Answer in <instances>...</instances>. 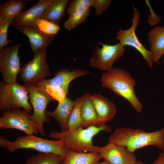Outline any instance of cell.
Listing matches in <instances>:
<instances>
[{"label": "cell", "mask_w": 164, "mask_h": 164, "mask_svg": "<svg viewBox=\"0 0 164 164\" xmlns=\"http://www.w3.org/2000/svg\"><path fill=\"white\" fill-rule=\"evenodd\" d=\"M133 164H137V161H136V162H135V163H133Z\"/></svg>", "instance_id": "obj_36"}, {"label": "cell", "mask_w": 164, "mask_h": 164, "mask_svg": "<svg viewBox=\"0 0 164 164\" xmlns=\"http://www.w3.org/2000/svg\"><path fill=\"white\" fill-rule=\"evenodd\" d=\"M30 0H9L0 5V20H13L22 12L26 3Z\"/></svg>", "instance_id": "obj_22"}, {"label": "cell", "mask_w": 164, "mask_h": 164, "mask_svg": "<svg viewBox=\"0 0 164 164\" xmlns=\"http://www.w3.org/2000/svg\"><path fill=\"white\" fill-rule=\"evenodd\" d=\"M162 150L163 151V152H164V146H163V148L162 149Z\"/></svg>", "instance_id": "obj_35"}, {"label": "cell", "mask_w": 164, "mask_h": 164, "mask_svg": "<svg viewBox=\"0 0 164 164\" xmlns=\"http://www.w3.org/2000/svg\"><path fill=\"white\" fill-rule=\"evenodd\" d=\"M97 164H109L106 161L104 160L101 162H98Z\"/></svg>", "instance_id": "obj_33"}, {"label": "cell", "mask_w": 164, "mask_h": 164, "mask_svg": "<svg viewBox=\"0 0 164 164\" xmlns=\"http://www.w3.org/2000/svg\"><path fill=\"white\" fill-rule=\"evenodd\" d=\"M98 153L102 159L109 164H133L137 161L134 153L129 152L125 146L112 142L100 147Z\"/></svg>", "instance_id": "obj_12"}, {"label": "cell", "mask_w": 164, "mask_h": 164, "mask_svg": "<svg viewBox=\"0 0 164 164\" xmlns=\"http://www.w3.org/2000/svg\"><path fill=\"white\" fill-rule=\"evenodd\" d=\"M163 63H164V58L163 59Z\"/></svg>", "instance_id": "obj_37"}, {"label": "cell", "mask_w": 164, "mask_h": 164, "mask_svg": "<svg viewBox=\"0 0 164 164\" xmlns=\"http://www.w3.org/2000/svg\"><path fill=\"white\" fill-rule=\"evenodd\" d=\"M145 2L146 5L148 6L150 13V15H148L147 20L148 23L152 26H157L161 22L159 17L152 9L149 0H146Z\"/></svg>", "instance_id": "obj_31"}, {"label": "cell", "mask_w": 164, "mask_h": 164, "mask_svg": "<svg viewBox=\"0 0 164 164\" xmlns=\"http://www.w3.org/2000/svg\"><path fill=\"white\" fill-rule=\"evenodd\" d=\"M137 164H145L140 161H137Z\"/></svg>", "instance_id": "obj_34"}, {"label": "cell", "mask_w": 164, "mask_h": 164, "mask_svg": "<svg viewBox=\"0 0 164 164\" xmlns=\"http://www.w3.org/2000/svg\"><path fill=\"white\" fill-rule=\"evenodd\" d=\"M36 24L42 31L50 35H55L60 29L59 26L44 19H37Z\"/></svg>", "instance_id": "obj_26"}, {"label": "cell", "mask_w": 164, "mask_h": 164, "mask_svg": "<svg viewBox=\"0 0 164 164\" xmlns=\"http://www.w3.org/2000/svg\"><path fill=\"white\" fill-rule=\"evenodd\" d=\"M152 164H164V152L159 153L158 158Z\"/></svg>", "instance_id": "obj_32"}, {"label": "cell", "mask_w": 164, "mask_h": 164, "mask_svg": "<svg viewBox=\"0 0 164 164\" xmlns=\"http://www.w3.org/2000/svg\"><path fill=\"white\" fill-rule=\"evenodd\" d=\"M81 97H77L74 107L69 119L68 129L73 130L82 127L83 121L81 114Z\"/></svg>", "instance_id": "obj_25"}, {"label": "cell", "mask_w": 164, "mask_h": 164, "mask_svg": "<svg viewBox=\"0 0 164 164\" xmlns=\"http://www.w3.org/2000/svg\"><path fill=\"white\" fill-rule=\"evenodd\" d=\"M21 45L19 43L0 49V71L3 81L6 83L16 82L21 68L18 54Z\"/></svg>", "instance_id": "obj_10"}, {"label": "cell", "mask_w": 164, "mask_h": 164, "mask_svg": "<svg viewBox=\"0 0 164 164\" xmlns=\"http://www.w3.org/2000/svg\"><path fill=\"white\" fill-rule=\"evenodd\" d=\"M15 28L28 38L32 51L46 48L53 40L55 35H50L42 31L37 26L23 25Z\"/></svg>", "instance_id": "obj_13"}, {"label": "cell", "mask_w": 164, "mask_h": 164, "mask_svg": "<svg viewBox=\"0 0 164 164\" xmlns=\"http://www.w3.org/2000/svg\"><path fill=\"white\" fill-rule=\"evenodd\" d=\"M98 43L102 47H96L90 60V65L106 71L111 70L114 68V62L124 55L125 48L119 43L114 45L103 44L100 42Z\"/></svg>", "instance_id": "obj_11"}, {"label": "cell", "mask_w": 164, "mask_h": 164, "mask_svg": "<svg viewBox=\"0 0 164 164\" xmlns=\"http://www.w3.org/2000/svg\"><path fill=\"white\" fill-rule=\"evenodd\" d=\"M29 92L17 82L7 84L0 82V109L6 111L22 108L30 113L32 108L28 101Z\"/></svg>", "instance_id": "obj_5"}, {"label": "cell", "mask_w": 164, "mask_h": 164, "mask_svg": "<svg viewBox=\"0 0 164 164\" xmlns=\"http://www.w3.org/2000/svg\"><path fill=\"white\" fill-rule=\"evenodd\" d=\"M75 103V101L66 97L64 103L59 102L54 111L46 112L48 117H52L59 123L61 126V132H65L68 129V121Z\"/></svg>", "instance_id": "obj_19"}, {"label": "cell", "mask_w": 164, "mask_h": 164, "mask_svg": "<svg viewBox=\"0 0 164 164\" xmlns=\"http://www.w3.org/2000/svg\"><path fill=\"white\" fill-rule=\"evenodd\" d=\"M0 117V128L15 129L26 135L37 134L39 133L30 113L19 109L3 111Z\"/></svg>", "instance_id": "obj_9"}, {"label": "cell", "mask_w": 164, "mask_h": 164, "mask_svg": "<svg viewBox=\"0 0 164 164\" xmlns=\"http://www.w3.org/2000/svg\"><path fill=\"white\" fill-rule=\"evenodd\" d=\"M91 98L99 120L104 124L111 121L117 112L114 102L101 94H94L92 95Z\"/></svg>", "instance_id": "obj_16"}, {"label": "cell", "mask_w": 164, "mask_h": 164, "mask_svg": "<svg viewBox=\"0 0 164 164\" xmlns=\"http://www.w3.org/2000/svg\"><path fill=\"white\" fill-rule=\"evenodd\" d=\"M63 158L52 153L39 152L29 157L26 164H60Z\"/></svg>", "instance_id": "obj_24"}, {"label": "cell", "mask_w": 164, "mask_h": 164, "mask_svg": "<svg viewBox=\"0 0 164 164\" xmlns=\"http://www.w3.org/2000/svg\"><path fill=\"white\" fill-rule=\"evenodd\" d=\"M92 95L91 93H87L81 97L80 112L83 128L92 126L100 127L106 124L99 119L92 102Z\"/></svg>", "instance_id": "obj_17"}, {"label": "cell", "mask_w": 164, "mask_h": 164, "mask_svg": "<svg viewBox=\"0 0 164 164\" xmlns=\"http://www.w3.org/2000/svg\"><path fill=\"white\" fill-rule=\"evenodd\" d=\"M49 94L59 102L63 103L67 94L62 88L56 84H50L45 87Z\"/></svg>", "instance_id": "obj_27"}, {"label": "cell", "mask_w": 164, "mask_h": 164, "mask_svg": "<svg viewBox=\"0 0 164 164\" xmlns=\"http://www.w3.org/2000/svg\"><path fill=\"white\" fill-rule=\"evenodd\" d=\"M24 86L29 92V99L32 107V118L39 133L43 137L46 135L43 128L44 123H50V120L46 114L48 103L54 99L49 94L46 88L25 83Z\"/></svg>", "instance_id": "obj_6"}, {"label": "cell", "mask_w": 164, "mask_h": 164, "mask_svg": "<svg viewBox=\"0 0 164 164\" xmlns=\"http://www.w3.org/2000/svg\"><path fill=\"white\" fill-rule=\"evenodd\" d=\"M132 7L134 13L131 26L125 30L119 29L116 32V38L122 46H129L135 49L142 55L148 67L152 68L154 63L151 53L140 42L135 33V30L139 22L140 13L133 4Z\"/></svg>", "instance_id": "obj_8"}, {"label": "cell", "mask_w": 164, "mask_h": 164, "mask_svg": "<svg viewBox=\"0 0 164 164\" xmlns=\"http://www.w3.org/2000/svg\"><path fill=\"white\" fill-rule=\"evenodd\" d=\"M94 0H74L70 2L66 12L69 15L78 9L92 6Z\"/></svg>", "instance_id": "obj_29"}, {"label": "cell", "mask_w": 164, "mask_h": 164, "mask_svg": "<svg viewBox=\"0 0 164 164\" xmlns=\"http://www.w3.org/2000/svg\"><path fill=\"white\" fill-rule=\"evenodd\" d=\"M89 15V8L77 9L69 15L68 19L64 23L63 28L68 31L74 29L80 24L85 22Z\"/></svg>", "instance_id": "obj_23"}, {"label": "cell", "mask_w": 164, "mask_h": 164, "mask_svg": "<svg viewBox=\"0 0 164 164\" xmlns=\"http://www.w3.org/2000/svg\"><path fill=\"white\" fill-rule=\"evenodd\" d=\"M46 56V48L39 50L34 53L33 59L21 68L19 74L23 82L37 86L50 75Z\"/></svg>", "instance_id": "obj_7"}, {"label": "cell", "mask_w": 164, "mask_h": 164, "mask_svg": "<svg viewBox=\"0 0 164 164\" xmlns=\"http://www.w3.org/2000/svg\"><path fill=\"white\" fill-rule=\"evenodd\" d=\"M110 142L124 146L132 153L137 149L149 145L162 150L164 145V128L147 132L141 129L119 128L110 135L108 143Z\"/></svg>", "instance_id": "obj_1"}, {"label": "cell", "mask_w": 164, "mask_h": 164, "mask_svg": "<svg viewBox=\"0 0 164 164\" xmlns=\"http://www.w3.org/2000/svg\"><path fill=\"white\" fill-rule=\"evenodd\" d=\"M52 0H40L25 11L18 15L11 24L14 27L23 25L36 26V22L40 19Z\"/></svg>", "instance_id": "obj_15"}, {"label": "cell", "mask_w": 164, "mask_h": 164, "mask_svg": "<svg viewBox=\"0 0 164 164\" xmlns=\"http://www.w3.org/2000/svg\"><path fill=\"white\" fill-rule=\"evenodd\" d=\"M12 20H0V49L7 46L12 40L7 39V31Z\"/></svg>", "instance_id": "obj_28"}, {"label": "cell", "mask_w": 164, "mask_h": 164, "mask_svg": "<svg viewBox=\"0 0 164 164\" xmlns=\"http://www.w3.org/2000/svg\"><path fill=\"white\" fill-rule=\"evenodd\" d=\"M69 0H52L40 19L59 26L65 15V10Z\"/></svg>", "instance_id": "obj_20"}, {"label": "cell", "mask_w": 164, "mask_h": 164, "mask_svg": "<svg viewBox=\"0 0 164 164\" xmlns=\"http://www.w3.org/2000/svg\"><path fill=\"white\" fill-rule=\"evenodd\" d=\"M111 0H94L92 7L95 9V13L101 15L107 9L111 4Z\"/></svg>", "instance_id": "obj_30"}, {"label": "cell", "mask_w": 164, "mask_h": 164, "mask_svg": "<svg viewBox=\"0 0 164 164\" xmlns=\"http://www.w3.org/2000/svg\"><path fill=\"white\" fill-rule=\"evenodd\" d=\"M148 36L153 63L159 64L164 55V26H156L148 33Z\"/></svg>", "instance_id": "obj_18"}, {"label": "cell", "mask_w": 164, "mask_h": 164, "mask_svg": "<svg viewBox=\"0 0 164 164\" xmlns=\"http://www.w3.org/2000/svg\"><path fill=\"white\" fill-rule=\"evenodd\" d=\"M0 146L11 152L20 149H32L39 152L52 153L63 157L66 156L68 150L59 139L48 140L33 134L17 137L13 142L10 141L4 136L1 135Z\"/></svg>", "instance_id": "obj_4"}, {"label": "cell", "mask_w": 164, "mask_h": 164, "mask_svg": "<svg viewBox=\"0 0 164 164\" xmlns=\"http://www.w3.org/2000/svg\"><path fill=\"white\" fill-rule=\"evenodd\" d=\"M111 131V128L105 124L100 127L88 126L86 129L80 127L73 130L68 129L62 132H53L48 136L59 140L68 149L78 152L98 153L100 147L93 144V137L101 131L110 132Z\"/></svg>", "instance_id": "obj_2"}, {"label": "cell", "mask_w": 164, "mask_h": 164, "mask_svg": "<svg viewBox=\"0 0 164 164\" xmlns=\"http://www.w3.org/2000/svg\"><path fill=\"white\" fill-rule=\"evenodd\" d=\"M101 159L97 152H78L68 149L60 164H97Z\"/></svg>", "instance_id": "obj_21"}, {"label": "cell", "mask_w": 164, "mask_h": 164, "mask_svg": "<svg viewBox=\"0 0 164 164\" xmlns=\"http://www.w3.org/2000/svg\"><path fill=\"white\" fill-rule=\"evenodd\" d=\"M89 72L85 69H74L70 71L68 69H59L54 74V77L51 79L44 80L37 86L45 87L48 85L56 84L61 87L67 95L68 94V88L70 82L74 79Z\"/></svg>", "instance_id": "obj_14"}, {"label": "cell", "mask_w": 164, "mask_h": 164, "mask_svg": "<svg viewBox=\"0 0 164 164\" xmlns=\"http://www.w3.org/2000/svg\"><path fill=\"white\" fill-rule=\"evenodd\" d=\"M100 80L103 87L126 100L137 112L142 111L143 105L135 92V81L129 71L121 68H114L104 72Z\"/></svg>", "instance_id": "obj_3"}]
</instances>
